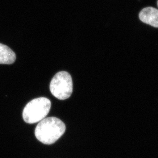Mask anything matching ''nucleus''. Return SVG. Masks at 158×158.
Segmentation results:
<instances>
[{
    "mask_svg": "<svg viewBox=\"0 0 158 158\" xmlns=\"http://www.w3.org/2000/svg\"><path fill=\"white\" fill-rule=\"evenodd\" d=\"M65 125L59 118H46L40 122L35 131L37 139L46 145L52 144L65 131Z\"/></svg>",
    "mask_w": 158,
    "mask_h": 158,
    "instance_id": "nucleus-1",
    "label": "nucleus"
},
{
    "mask_svg": "<svg viewBox=\"0 0 158 158\" xmlns=\"http://www.w3.org/2000/svg\"><path fill=\"white\" fill-rule=\"evenodd\" d=\"M51 107L50 101L46 98L34 99L25 107L23 111L24 121L29 124L40 122L48 114Z\"/></svg>",
    "mask_w": 158,
    "mask_h": 158,
    "instance_id": "nucleus-2",
    "label": "nucleus"
},
{
    "mask_svg": "<svg viewBox=\"0 0 158 158\" xmlns=\"http://www.w3.org/2000/svg\"><path fill=\"white\" fill-rule=\"evenodd\" d=\"M73 89L72 77L67 72H59L50 82V90L52 94L59 100H64L70 97Z\"/></svg>",
    "mask_w": 158,
    "mask_h": 158,
    "instance_id": "nucleus-3",
    "label": "nucleus"
},
{
    "mask_svg": "<svg viewBox=\"0 0 158 158\" xmlns=\"http://www.w3.org/2000/svg\"><path fill=\"white\" fill-rule=\"evenodd\" d=\"M139 17L143 23L158 28V9L152 7L144 8L140 11Z\"/></svg>",
    "mask_w": 158,
    "mask_h": 158,
    "instance_id": "nucleus-4",
    "label": "nucleus"
},
{
    "mask_svg": "<svg viewBox=\"0 0 158 158\" xmlns=\"http://www.w3.org/2000/svg\"><path fill=\"white\" fill-rule=\"evenodd\" d=\"M16 56L7 46L0 43V64H11L15 62Z\"/></svg>",
    "mask_w": 158,
    "mask_h": 158,
    "instance_id": "nucleus-5",
    "label": "nucleus"
},
{
    "mask_svg": "<svg viewBox=\"0 0 158 158\" xmlns=\"http://www.w3.org/2000/svg\"><path fill=\"white\" fill-rule=\"evenodd\" d=\"M157 5H158V1H157Z\"/></svg>",
    "mask_w": 158,
    "mask_h": 158,
    "instance_id": "nucleus-6",
    "label": "nucleus"
}]
</instances>
